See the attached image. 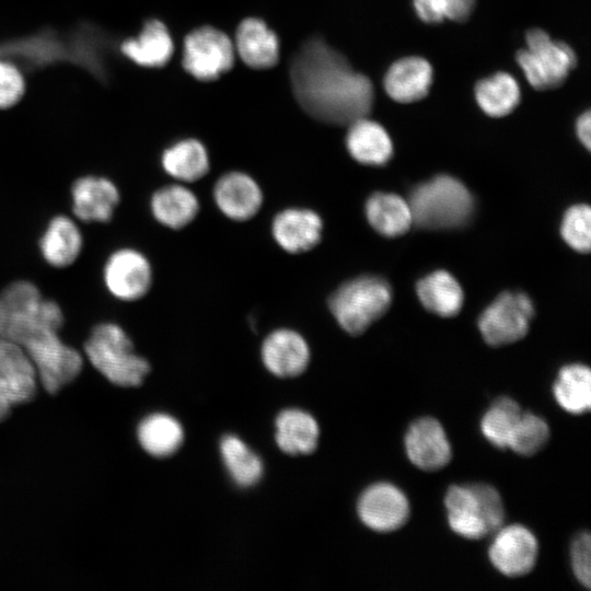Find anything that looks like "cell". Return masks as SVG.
<instances>
[{
  "instance_id": "1",
  "label": "cell",
  "mask_w": 591,
  "mask_h": 591,
  "mask_svg": "<svg viewBox=\"0 0 591 591\" xmlns=\"http://www.w3.org/2000/svg\"><path fill=\"white\" fill-rule=\"evenodd\" d=\"M290 78L302 109L320 121L349 125L368 117L372 109L370 79L355 71L344 55L321 38L309 39L297 51Z\"/></svg>"
},
{
  "instance_id": "2",
  "label": "cell",
  "mask_w": 591,
  "mask_h": 591,
  "mask_svg": "<svg viewBox=\"0 0 591 591\" xmlns=\"http://www.w3.org/2000/svg\"><path fill=\"white\" fill-rule=\"evenodd\" d=\"M60 305L43 297L31 281L16 280L0 291V337L21 347L63 324Z\"/></svg>"
},
{
  "instance_id": "3",
  "label": "cell",
  "mask_w": 591,
  "mask_h": 591,
  "mask_svg": "<svg viewBox=\"0 0 591 591\" xmlns=\"http://www.w3.org/2000/svg\"><path fill=\"white\" fill-rule=\"evenodd\" d=\"M84 352L91 364L118 386H138L150 371L149 362L134 351L131 339L115 323L94 326L84 344Z\"/></svg>"
},
{
  "instance_id": "4",
  "label": "cell",
  "mask_w": 591,
  "mask_h": 591,
  "mask_svg": "<svg viewBox=\"0 0 591 591\" xmlns=\"http://www.w3.org/2000/svg\"><path fill=\"white\" fill-rule=\"evenodd\" d=\"M414 224L450 229L467 222L474 209L468 189L450 175H439L415 187L408 198Z\"/></svg>"
},
{
  "instance_id": "5",
  "label": "cell",
  "mask_w": 591,
  "mask_h": 591,
  "mask_svg": "<svg viewBox=\"0 0 591 591\" xmlns=\"http://www.w3.org/2000/svg\"><path fill=\"white\" fill-rule=\"evenodd\" d=\"M444 505L449 526L467 540H480L496 533L505 520L502 499L487 484L450 486Z\"/></svg>"
},
{
  "instance_id": "6",
  "label": "cell",
  "mask_w": 591,
  "mask_h": 591,
  "mask_svg": "<svg viewBox=\"0 0 591 591\" xmlns=\"http://www.w3.org/2000/svg\"><path fill=\"white\" fill-rule=\"evenodd\" d=\"M390 285L375 276H361L343 283L328 299V308L339 326L350 335L363 333L389 309Z\"/></svg>"
},
{
  "instance_id": "7",
  "label": "cell",
  "mask_w": 591,
  "mask_h": 591,
  "mask_svg": "<svg viewBox=\"0 0 591 591\" xmlns=\"http://www.w3.org/2000/svg\"><path fill=\"white\" fill-rule=\"evenodd\" d=\"M525 44V48L518 50L515 60L535 90L559 88L577 66L573 48L564 42L553 40L544 30H529Z\"/></svg>"
},
{
  "instance_id": "8",
  "label": "cell",
  "mask_w": 591,
  "mask_h": 591,
  "mask_svg": "<svg viewBox=\"0 0 591 591\" xmlns=\"http://www.w3.org/2000/svg\"><path fill=\"white\" fill-rule=\"evenodd\" d=\"M22 348L33 362L42 386L48 393H57L82 370L81 354L66 345L59 337V332L46 333Z\"/></svg>"
},
{
  "instance_id": "9",
  "label": "cell",
  "mask_w": 591,
  "mask_h": 591,
  "mask_svg": "<svg viewBox=\"0 0 591 591\" xmlns=\"http://www.w3.org/2000/svg\"><path fill=\"white\" fill-rule=\"evenodd\" d=\"M533 313V303L525 293L503 292L484 310L478 327L487 344L508 345L526 335Z\"/></svg>"
},
{
  "instance_id": "10",
  "label": "cell",
  "mask_w": 591,
  "mask_h": 591,
  "mask_svg": "<svg viewBox=\"0 0 591 591\" xmlns=\"http://www.w3.org/2000/svg\"><path fill=\"white\" fill-rule=\"evenodd\" d=\"M234 61V46L221 31L202 26L184 40L183 66L201 81H211L228 71Z\"/></svg>"
},
{
  "instance_id": "11",
  "label": "cell",
  "mask_w": 591,
  "mask_h": 591,
  "mask_svg": "<svg viewBox=\"0 0 591 591\" xmlns=\"http://www.w3.org/2000/svg\"><path fill=\"white\" fill-rule=\"evenodd\" d=\"M108 292L118 300L131 302L143 298L152 285V268L148 258L134 248L113 252L103 269Z\"/></svg>"
},
{
  "instance_id": "12",
  "label": "cell",
  "mask_w": 591,
  "mask_h": 591,
  "mask_svg": "<svg viewBox=\"0 0 591 591\" xmlns=\"http://www.w3.org/2000/svg\"><path fill=\"white\" fill-rule=\"evenodd\" d=\"M36 369L26 351L16 343L0 337V409L31 401L37 390Z\"/></svg>"
},
{
  "instance_id": "13",
  "label": "cell",
  "mask_w": 591,
  "mask_h": 591,
  "mask_svg": "<svg viewBox=\"0 0 591 591\" xmlns=\"http://www.w3.org/2000/svg\"><path fill=\"white\" fill-rule=\"evenodd\" d=\"M360 521L369 529L385 533L402 528L409 517V502L404 493L389 483L368 487L357 505Z\"/></svg>"
},
{
  "instance_id": "14",
  "label": "cell",
  "mask_w": 591,
  "mask_h": 591,
  "mask_svg": "<svg viewBox=\"0 0 591 591\" xmlns=\"http://www.w3.org/2000/svg\"><path fill=\"white\" fill-rule=\"evenodd\" d=\"M538 544L533 533L519 524L500 528L489 547L491 565L511 578L529 573L535 566Z\"/></svg>"
},
{
  "instance_id": "15",
  "label": "cell",
  "mask_w": 591,
  "mask_h": 591,
  "mask_svg": "<svg viewBox=\"0 0 591 591\" xmlns=\"http://www.w3.org/2000/svg\"><path fill=\"white\" fill-rule=\"evenodd\" d=\"M405 450L409 461L418 468L433 472L451 460V445L441 424L431 417L414 421L405 434Z\"/></svg>"
},
{
  "instance_id": "16",
  "label": "cell",
  "mask_w": 591,
  "mask_h": 591,
  "mask_svg": "<svg viewBox=\"0 0 591 591\" xmlns=\"http://www.w3.org/2000/svg\"><path fill=\"white\" fill-rule=\"evenodd\" d=\"M260 354L266 369L279 378H292L304 372L311 356L304 337L289 328L276 329L266 336Z\"/></svg>"
},
{
  "instance_id": "17",
  "label": "cell",
  "mask_w": 591,
  "mask_h": 591,
  "mask_svg": "<svg viewBox=\"0 0 591 591\" xmlns=\"http://www.w3.org/2000/svg\"><path fill=\"white\" fill-rule=\"evenodd\" d=\"M73 215L84 222H108L119 204L117 186L108 178L86 175L71 186Z\"/></svg>"
},
{
  "instance_id": "18",
  "label": "cell",
  "mask_w": 591,
  "mask_h": 591,
  "mask_svg": "<svg viewBox=\"0 0 591 591\" xmlns=\"http://www.w3.org/2000/svg\"><path fill=\"white\" fill-rule=\"evenodd\" d=\"M213 199L225 217L234 221H246L260 209L263 193L257 182L248 174L229 172L217 181Z\"/></svg>"
},
{
  "instance_id": "19",
  "label": "cell",
  "mask_w": 591,
  "mask_h": 591,
  "mask_svg": "<svg viewBox=\"0 0 591 591\" xmlns=\"http://www.w3.org/2000/svg\"><path fill=\"white\" fill-rule=\"evenodd\" d=\"M323 221L311 209L288 208L278 212L271 222V234L286 252L299 254L315 247L322 237Z\"/></svg>"
},
{
  "instance_id": "20",
  "label": "cell",
  "mask_w": 591,
  "mask_h": 591,
  "mask_svg": "<svg viewBox=\"0 0 591 591\" xmlns=\"http://www.w3.org/2000/svg\"><path fill=\"white\" fill-rule=\"evenodd\" d=\"M433 80L431 65L422 57L408 56L394 61L383 79L386 94L398 103H413L424 99Z\"/></svg>"
},
{
  "instance_id": "21",
  "label": "cell",
  "mask_w": 591,
  "mask_h": 591,
  "mask_svg": "<svg viewBox=\"0 0 591 591\" xmlns=\"http://www.w3.org/2000/svg\"><path fill=\"white\" fill-rule=\"evenodd\" d=\"M83 247V236L77 222L68 216H55L39 239L45 262L56 268L72 265Z\"/></svg>"
},
{
  "instance_id": "22",
  "label": "cell",
  "mask_w": 591,
  "mask_h": 591,
  "mask_svg": "<svg viewBox=\"0 0 591 591\" xmlns=\"http://www.w3.org/2000/svg\"><path fill=\"white\" fill-rule=\"evenodd\" d=\"M346 147L350 155L366 165H383L393 154V143L384 127L363 117L348 125Z\"/></svg>"
},
{
  "instance_id": "23",
  "label": "cell",
  "mask_w": 591,
  "mask_h": 591,
  "mask_svg": "<svg viewBox=\"0 0 591 591\" xmlns=\"http://www.w3.org/2000/svg\"><path fill=\"white\" fill-rule=\"evenodd\" d=\"M235 49L252 68H270L278 61L279 43L276 34L262 21L248 18L242 21L235 34Z\"/></svg>"
},
{
  "instance_id": "24",
  "label": "cell",
  "mask_w": 591,
  "mask_h": 591,
  "mask_svg": "<svg viewBox=\"0 0 591 591\" xmlns=\"http://www.w3.org/2000/svg\"><path fill=\"white\" fill-rule=\"evenodd\" d=\"M154 219L164 227L178 230L188 225L198 215L197 196L186 186L166 185L155 190L150 200Z\"/></svg>"
},
{
  "instance_id": "25",
  "label": "cell",
  "mask_w": 591,
  "mask_h": 591,
  "mask_svg": "<svg viewBox=\"0 0 591 591\" xmlns=\"http://www.w3.org/2000/svg\"><path fill=\"white\" fill-rule=\"evenodd\" d=\"M318 436L316 420L301 409H286L276 419V442L287 454L312 453L317 447Z\"/></svg>"
},
{
  "instance_id": "26",
  "label": "cell",
  "mask_w": 591,
  "mask_h": 591,
  "mask_svg": "<svg viewBox=\"0 0 591 591\" xmlns=\"http://www.w3.org/2000/svg\"><path fill=\"white\" fill-rule=\"evenodd\" d=\"M173 40L165 25L158 21H148L136 38L125 40L121 53L144 67H162L173 54Z\"/></svg>"
},
{
  "instance_id": "27",
  "label": "cell",
  "mask_w": 591,
  "mask_h": 591,
  "mask_svg": "<svg viewBox=\"0 0 591 591\" xmlns=\"http://www.w3.org/2000/svg\"><path fill=\"white\" fill-rule=\"evenodd\" d=\"M370 225L385 236H398L409 230L413 215L407 200L390 193H375L366 202Z\"/></svg>"
},
{
  "instance_id": "28",
  "label": "cell",
  "mask_w": 591,
  "mask_h": 591,
  "mask_svg": "<svg viewBox=\"0 0 591 591\" xmlns=\"http://www.w3.org/2000/svg\"><path fill=\"white\" fill-rule=\"evenodd\" d=\"M474 94L479 108L496 118L512 113L521 101L520 86L507 72H496L477 81Z\"/></svg>"
},
{
  "instance_id": "29",
  "label": "cell",
  "mask_w": 591,
  "mask_h": 591,
  "mask_svg": "<svg viewBox=\"0 0 591 591\" xmlns=\"http://www.w3.org/2000/svg\"><path fill=\"white\" fill-rule=\"evenodd\" d=\"M417 294L427 310L447 317L459 313L464 299L460 283L444 270H437L420 279Z\"/></svg>"
},
{
  "instance_id": "30",
  "label": "cell",
  "mask_w": 591,
  "mask_h": 591,
  "mask_svg": "<svg viewBox=\"0 0 591 591\" xmlns=\"http://www.w3.org/2000/svg\"><path fill=\"white\" fill-rule=\"evenodd\" d=\"M553 393L567 413L581 415L591 407V371L581 363L563 367L554 382Z\"/></svg>"
},
{
  "instance_id": "31",
  "label": "cell",
  "mask_w": 591,
  "mask_h": 591,
  "mask_svg": "<svg viewBox=\"0 0 591 591\" xmlns=\"http://www.w3.org/2000/svg\"><path fill=\"white\" fill-rule=\"evenodd\" d=\"M162 166L173 178L181 182H196L209 171L206 148L196 139L176 142L162 154Z\"/></svg>"
},
{
  "instance_id": "32",
  "label": "cell",
  "mask_w": 591,
  "mask_h": 591,
  "mask_svg": "<svg viewBox=\"0 0 591 591\" xmlns=\"http://www.w3.org/2000/svg\"><path fill=\"white\" fill-rule=\"evenodd\" d=\"M137 436L147 453L155 457H166L179 449L184 431L174 417L166 414H152L139 424Z\"/></svg>"
},
{
  "instance_id": "33",
  "label": "cell",
  "mask_w": 591,
  "mask_h": 591,
  "mask_svg": "<svg viewBox=\"0 0 591 591\" xmlns=\"http://www.w3.org/2000/svg\"><path fill=\"white\" fill-rule=\"evenodd\" d=\"M223 463L234 480L241 487L255 485L263 475L260 459L237 437L225 436L220 443Z\"/></svg>"
},
{
  "instance_id": "34",
  "label": "cell",
  "mask_w": 591,
  "mask_h": 591,
  "mask_svg": "<svg viewBox=\"0 0 591 591\" xmlns=\"http://www.w3.org/2000/svg\"><path fill=\"white\" fill-rule=\"evenodd\" d=\"M522 413L521 407L512 398H498L482 418L483 436L495 447L507 449Z\"/></svg>"
},
{
  "instance_id": "35",
  "label": "cell",
  "mask_w": 591,
  "mask_h": 591,
  "mask_svg": "<svg viewBox=\"0 0 591 591\" xmlns=\"http://www.w3.org/2000/svg\"><path fill=\"white\" fill-rule=\"evenodd\" d=\"M549 438V427L540 416L522 413L508 448L523 456H531L543 449Z\"/></svg>"
},
{
  "instance_id": "36",
  "label": "cell",
  "mask_w": 591,
  "mask_h": 591,
  "mask_svg": "<svg viewBox=\"0 0 591 591\" xmlns=\"http://www.w3.org/2000/svg\"><path fill=\"white\" fill-rule=\"evenodd\" d=\"M560 233L573 250L588 253L591 244V210L588 205L570 207L563 219Z\"/></svg>"
},
{
  "instance_id": "37",
  "label": "cell",
  "mask_w": 591,
  "mask_h": 591,
  "mask_svg": "<svg viewBox=\"0 0 591 591\" xmlns=\"http://www.w3.org/2000/svg\"><path fill=\"white\" fill-rule=\"evenodd\" d=\"M591 538L588 533H581L571 545V567L576 579L587 589L591 582Z\"/></svg>"
},
{
  "instance_id": "38",
  "label": "cell",
  "mask_w": 591,
  "mask_h": 591,
  "mask_svg": "<svg viewBox=\"0 0 591 591\" xmlns=\"http://www.w3.org/2000/svg\"><path fill=\"white\" fill-rule=\"evenodd\" d=\"M24 92L21 72L11 63L0 61V107L15 104Z\"/></svg>"
},
{
  "instance_id": "39",
  "label": "cell",
  "mask_w": 591,
  "mask_h": 591,
  "mask_svg": "<svg viewBox=\"0 0 591 591\" xmlns=\"http://www.w3.org/2000/svg\"><path fill=\"white\" fill-rule=\"evenodd\" d=\"M417 16L427 24H438L445 20V12L440 0H413Z\"/></svg>"
},
{
  "instance_id": "40",
  "label": "cell",
  "mask_w": 591,
  "mask_h": 591,
  "mask_svg": "<svg viewBox=\"0 0 591 591\" xmlns=\"http://www.w3.org/2000/svg\"><path fill=\"white\" fill-rule=\"evenodd\" d=\"M445 12V20L465 22L473 13L476 0H440Z\"/></svg>"
},
{
  "instance_id": "41",
  "label": "cell",
  "mask_w": 591,
  "mask_h": 591,
  "mask_svg": "<svg viewBox=\"0 0 591 591\" xmlns=\"http://www.w3.org/2000/svg\"><path fill=\"white\" fill-rule=\"evenodd\" d=\"M576 134L580 142L590 150L591 148V115L590 111L582 113L576 121Z\"/></svg>"
},
{
  "instance_id": "42",
  "label": "cell",
  "mask_w": 591,
  "mask_h": 591,
  "mask_svg": "<svg viewBox=\"0 0 591 591\" xmlns=\"http://www.w3.org/2000/svg\"><path fill=\"white\" fill-rule=\"evenodd\" d=\"M9 414L0 409V421L3 420Z\"/></svg>"
}]
</instances>
